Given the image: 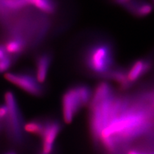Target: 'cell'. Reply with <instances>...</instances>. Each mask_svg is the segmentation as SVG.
Masks as SVG:
<instances>
[{"mask_svg":"<svg viewBox=\"0 0 154 154\" xmlns=\"http://www.w3.org/2000/svg\"><path fill=\"white\" fill-rule=\"evenodd\" d=\"M62 131V123L55 118H44V125L38 137L41 139L37 154H55L57 139Z\"/></svg>","mask_w":154,"mask_h":154,"instance_id":"6","label":"cell"},{"mask_svg":"<svg viewBox=\"0 0 154 154\" xmlns=\"http://www.w3.org/2000/svg\"><path fill=\"white\" fill-rule=\"evenodd\" d=\"M134 1L135 0H111V2L116 5L121 7L123 8H125Z\"/></svg>","mask_w":154,"mask_h":154,"instance_id":"15","label":"cell"},{"mask_svg":"<svg viewBox=\"0 0 154 154\" xmlns=\"http://www.w3.org/2000/svg\"><path fill=\"white\" fill-rule=\"evenodd\" d=\"M2 154H17V152L16 151H14L13 150H10L5 151Z\"/></svg>","mask_w":154,"mask_h":154,"instance_id":"16","label":"cell"},{"mask_svg":"<svg viewBox=\"0 0 154 154\" xmlns=\"http://www.w3.org/2000/svg\"><path fill=\"white\" fill-rule=\"evenodd\" d=\"M8 115V109L5 104L0 105V123L2 124L3 127V124L5 122Z\"/></svg>","mask_w":154,"mask_h":154,"instance_id":"14","label":"cell"},{"mask_svg":"<svg viewBox=\"0 0 154 154\" xmlns=\"http://www.w3.org/2000/svg\"><path fill=\"white\" fill-rule=\"evenodd\" d=\"M3 125H2V124H1L0 123V132L2 131V130L3 129Z\"/></svg>","mask_w":154,"mask_h":154,"instance_id":"17","label":"cell"},{"mask_svg":"<svg viewBox=\"0 0 154 154\" xmlns=\"http://www.w3.org/2000/svg\"><path fill=\"white\" fill-rule=\"evenodd\" d=\"M92 96L93 90L85 84H76L67 88L61 100L64 122L72 123L80 110L89 105Z\"/></svg>","mask_w":154,"mask_h":154,"instance_id":"3","label":"cell"},{"mask_svg":"<svg viewBox=\"0 0 154 154\" xmlns=\"http://www.w3.org/2000/svg\"><path fill=\"white\" fill-rule=\"evenodd\" d=\"M52 59L51 52L48 51L39 53L35 57V75L38 82L41 84L46 82L51 65Z\"/></svg>","mask_w":154,"mask_h":154,"instance_id":"8","label":"cell"},{"mask_svg":"<svg viewBox=\"0 0 154 154\" xmlns=\"http://www.w3.org/2000/svg\"><path fill=\"white\" fill-rule=\"evenodd\" d=\"M152 2H153V6H154V0H152Z\"/></svg>","mask_w":154,"mask_h":154,"instance_id":"18","label":"cell"},{"mask_svg":"<svg viewBox=\"0 0 154 154\" xmlns=\"http://www.w3.org/2000/svg\"><path fill=\"white\" fill-rule=\"evenodd\" d=\"M153 62L150 57H143L132 62L126 68L128 80L132 86L152 70Z\"/></svg>","mask_w":154,"mask_h":154,"instance_id":"7","label":"cell"},{"mask_svg":"<svg viewBox=\"0 0 154 154\" xmlns=\"http://www.w3.org/2000/svg\"><path fill=\"white\" fill-rule=\"evenodd\" d=\"M124 10L135 17L143 18L152 13L153 6L145 0H135Z\"/></svg>","mask_w":154,"mask_h":154,"instance_id":"10","label":"cell"},{"mask_svg":"<svg viewBox=\"0 0 154 154\" xmlns=\"http://www.w3.org/2000/svg\"><path fill=\"white\" fill-rule=\"evenodd\" d=\"M5 78L25 93L35 97H41L45 93V87L38 82L35 74L29 71L6 73Z\"/></svg>","mask_w":154,"mask_h":154,"instance_id":"5","label":"cell"},{"mask_svg":"<svg viewBox=\"0 0 154 154\" xmlns=\"http://www.w3.org/2000/svg\"><path fill=\"white\" fill-rule=\"evenodd\" d=\"M46 16L38 11L21 10L6 26V35L21 38L28 50L35 48L45 39L50 30L51 23Z\"/></svg>","mask_w":154,"mask_h":154,"instance_id":"1","label":"cell"},{"mask_svg":"<svg viewBox=\"0 0 154 154\" xmlns=\"http://www.w3.org/2000/svg\"><path fill=\"white\" fill-rule=\"evenodd\" d=\"M82 62L90 75L102 79L116 66L112 42L107 39H98L91 42L82 53Z\"/></svg>","mask_w":154,"mask_h":154,"instance_id":"2","label":"cell"},{"mask_svg":"<svg viewBox=\"0 0 154 154\" xmlns=\"http://www.w3.org/2000/svg\"><path fill=\"white\" fill-rule=\"evenodd\" d=\"M5 104L8 109L7 118L3 128L8 139L16 146H21L25 141V122L15 94L11 91H6L4 96Z\"/></svg>","mask_w":154,"mask_h":154,"instance_id":"4","label":"cell"},{"mask_svg":"<svg viewBox=\"0 0 154 154\" xmlns=\"http://www.w3.org/2000/svg\"><path fill=\"white\" fill-rule=\"evenodd\" d=\"M3 45L8 54L16 60L28 50L26 42L16 36L6 35Z\"/></svg>","mask_w":154,"mask_h":154,"instance_id":"9","label":"cell"},{"mask_svg":"<svg viewBox=\"0 0 154 154\" xmlns=\"http://www.w3.org/2000/svg\"><path fill=\"white\" fill-rule=\"evenodd\" d=\"M154 112V88L141 91Z\"/></svg>","mask_w":154,"mask_h":154,"instance_id":"13","label":"cell"},{"mask_svg":"<svg viewBox=\"0 0 154 154\" xmlns=\"http://www.w3.org/2000/svg\"><path fill=\"white\" fill-rule=\"evenodd\" d=\"M126 154H154V131L138 142Z\"/></svg>","mask_w":154,"mask_h":154,"instance_id":"11","label":"cell"},{"mask_svg":"<svg viewBox=\"0 0 154 154\" xmlns=\"http://www.w3.org/2000/svg\"><path fill=\"white\" fill-rule=\"evenodd\" d=\"M29 5L46 15L54 14L57 11V5L53 0H29Z\"/></svg>","mask_w":154,"mask_h":154,"instance_id":"12","label":"cell"}]
</instances>
